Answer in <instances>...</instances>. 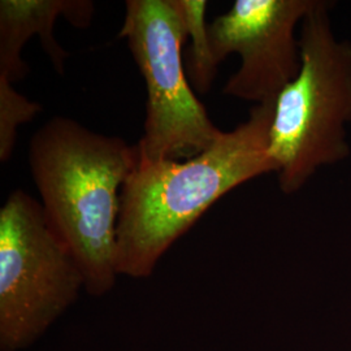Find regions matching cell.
Listing matches in <instances>:
<instances>
[{
  "instance_id": "6da1fadb",
  "label": "cell",
  "mask_w": 351,
  "mask_h": 351,
  "mask_svg": "<svg viewBox=\"0 0 351 351\" xmlns=\"http://www.w3.org/2000/svg\"><path fill=\"white\" fill-rule=\"evenodd\" d=\"M275 101L254 106L246 121L191 159L138 156L120 195L119 276L150 277L164 254L220 198L252 178L277 173L269 154Z\"/></svg>"
},
{
  "instance_id": "7a4b0ae2",
  "label": "cell",
  "mask_w": 351,
  "mask_h": 351,
  "mask_svg": "<svg viewBox=\"0 0 351 351\" xmlns=\"http://www.w3.org/2000/svg\"><path fill=\"white\" fill-rule=\"evenodd\" d=\"M137 160V146L63 116L52 117L30 141L29 165L46 220L97 298L119 276L120 195Z\"/></svg>"
},
{
  "instance_id": "3957f363",
  "label": "cell",
  "mask_w": 351,
  "mask_h": 351,
  "mask_svg": "<svg viewBox=\"0 0 351 351\" xmlns=\"http://www.w3.org/2000/svg\"><path fill=\"white\" fill-rule=\"evenodd\" d=\"M332 1L317 0L301 25L300 73L275 101L269 154L284 194L300 191L324 167L350 156L351 42L332 27Z\"/></svg>"
},
{
  "instance_id": "277c9868",
  "label": "cell",
  "mask_w": 351,
  "mask_h": 351,
  "mask_svg": "<svg viewBox=\"0 0 351 351\" xmlns=\"http://www.w3.org/2000/svg\"><path fill=\"white\" fill-rule=\"evenodd\" d=\"M85 278L24 190L0 210V351L25 350L77 301Z\"/></svg>"
},
{
  "instance_id": "5b68a950",
  "label": "cell",
  "mask_w": 351,
  "mask_h": 351,
  "mask_svg": "<svg viewBox=\"0 0 351 351\" xmlns=\"http://www.w3.org/2000/svg\"><path fill=\"white\" fill-rule=\"evenodd\" d=\"M119 37L147 88L145 133L137 146L147 160H186L208 150L223 136L197 99L182 47L188 30L176 0H128Z\"/></svg>"
},
{
  "instance_id": "8992f818",
  "label": "cell",
  "mask_w": 351,
  "mask_h": 351,
  "mask_svg": "<svg viewBox=\"0 0 351 351\" xmlns=\"http://www.w3.org/2000/svg\"><path fill=\"white\" fill-rule=\"evenodd\" d=\"M317 0H237L208 24L213 59L217 64L236 52L241 65L223 93L263 104L278 94L301 69L297 27Z\"/></svg>"
},
{
  "instance_id": "52a82bcc",
  "label": "cell",
  "mask_w": 351,
  "mask_h": 351,
  "mask_svg": "<svg viewBox=\"0 0 351 351\" xmlns=\"http://www.w3.org/2000/svg\"><path fill=\"white\" fill-rule=\"evenodd\" d=\"M91 0H1L0 1V78L16 82L25 78L29 66L21 52L26 42L39 36L55 71L64 73L69 52L53 37L59 17L72 25L86 29L94 16Z\"/></svg>"
},
{
  "instance_id": "ba28073f",
  "label": "cell",
  "mask_w": 351,
  "mask_h": 351,
  "mask_svg": "<svg viewBox=\"0 0 351 351\" xmlns=\"http://www.w3.org/2000/svg\"><path fill=\"white\" fill-rule=\"evenodd\" d=\"M182 13L188 38L191 39L186 53V75L191 88L199 94L210 91L217 75L219 64L213 59L208 24L206 23V0H176Z\"/></svg>"
},
{
  "instance_id": "9c48e42d",
  "label": "cell",
  "mask_w": 351,
  "mask_h": 351,
  "mask_svg": "<svg viewBox=\"0 0 351 351\" xmlns=\"http://www.w3.org/2000/svg\"><path fill=\"white\" fill-rule=\"evenodd\" d=\"M42 106L30 101L13 88L12 82L0 78V160L7 163L17 142L19 126L30 123Z\"/></svg>"
}]
</instances>
